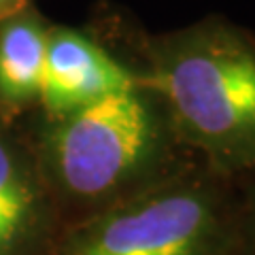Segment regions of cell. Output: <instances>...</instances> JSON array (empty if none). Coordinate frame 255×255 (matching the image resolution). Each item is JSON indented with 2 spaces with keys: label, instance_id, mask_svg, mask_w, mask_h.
I'll return each mask as SVG.
<instances>
[{
  "label": "cell",
  "instance_id": "cell-2",
  "mask_svg": "<svg viewBox=\"0 0 255 255\" xmlns=\"http://www.w3.org/2000/svg\"><path fill=\"white\" fill-rule=\"evenodd\" d=\"M32 153L55 209L79 213V219L196 162L174 132L164 100L142 77L92 105L45 117Z\"/></svg>",
  "mask_w": 255,
  "mask_h": 255
},
{
  "label": "cell",
  "instance_id": "cell-1",
  "mask_svg": "<svg viewBox=\"0 0 255 255\" xmlns=\"http://www.w3.org/2000/svg\"><path fill=\"white\" fill-rule=\"evenodd\" d=\"M142 81L168 109L191 155L234 183L255 179V34L206 15L136 41Z\"/></svg>",
  "mask_w": 255,
  "mask_h": 255
},
{
  "label": "cell",
  "instance_id": "cell-7",
  "mask_svg": "<svg viewBox=\"0 0 255 255\" xmlns=\"http://www.w3.org/2000/svg\"><path fill=\"white\" fill-rule=\"evenodd\" d=\"M236 255H255V179L243 183V206Z\"/></svg>",
  "mask_w": 255,
  "mask_h": 255
},
{
  "label": "cell",
  "instance_id": "cell-6",
  "mask_svg": "<svg viewBox=\"0 0 255 255\" xmlns=\"http://www.w3.org/2000/svg\"><path fill=\"white\" fill-rule=\"evenodd\" d=\"M51 23L34 6L0 19V113L19 115L41 100Z\"/></svg>",
  "mask_w": 255,
  "mask_h": 255
},
{
  "label": "cell",
  "instance_id": "cell-4",
  "mask_svg": "<svg viewBox=\"0 0 255 255\" xmlns=\"http://www.w3.org/2000/svg\"><path fill=\"white\" fill-rule=\"evenodd\" d=\"M138 81V70L115 58L90 32L51 23L38 100L45 117L70 113Z\"/></svg>",
  "mask_w": 255,
  "mask_h": 255
},
{
  "label": "cell",
  "instance_id": "cell-5",
  "mask_svg": "<svg viewBox=\"0 0 255 255\" xmlns=\"http://www.w3.org/2000/svg\"><path fill=\"white\" fill-rule=\"evenodd\" d=\"M55 217L34 153L0 128V255H51Z\"/></svg>",
  "mask_w": 255,
  "mask_h": 255
},
{
  "label": "cell",
  "instance_id": "cell-8",
  "mask_svg": "<svg viewBox=\"0 0 255 255\" xmlns=\"http://www.w3.org/2000/svg\"><path fill=\"white\" fill-rule=\"evenodd\" d=\"M28 4H30V0H0V19L15 15L17 11L26 9Z\"/></svg>",
  "mask_w": 255,
  "mask_h": 255
},
{
  "label": "cell",
  "instance_id": "cell-3",
  "mask_svg": "<svg viewBox=\"0 0 255 255\" xmlns=\"http://www.w3.org/2000/svg\"><path fill=\"white\" fill-rule=\"evenodd\" d=\"M243 185L196 159L111 209L79 219L51 255H236Z\"/></svg>",
  "mask_w": 255,
  "mask_h": 255
}]
</instances>
